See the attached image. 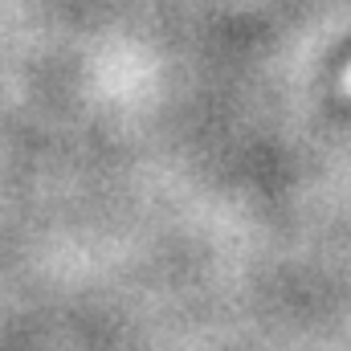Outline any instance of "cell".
Wrapping results in <instances>:
<instances>
[{"label": "cell", "mask_w": 351, "mask_h": 351, "mask_svg": "<svg viewBox=\"0 0 351 351\" xmlns=\"http://www.w3.org/2000/svg\"><path fill=\"white\" fill-rule=\"evenodd\" d=\"M343 90L351 94V66H348V74H343Z\"/></svg>", "instance_id": "1"}]
</instances>
